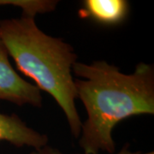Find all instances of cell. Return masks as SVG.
<instances>
[{
  "label": "cell",
  "instance_id": "cell-1",
  "mask_svg": "<svg viewBox=\"0 0 154 154\" xmlns=\"http://www.w3.org/2000/svg\"><path fill=\"white\" fill-rule=\"evenodd\" d=\"M72 73L77 97L87 110L79 145L84 154L115 152L112 130L133 116L154 114V66L140 63L132 74L120 71L105 61L91 64L76 62Z\"/></svg>",
  "mask_w": 154,
  "mask_h": 154
},
{
  "label": "cell",
  "instance_id": "cell-2",
  "mask_svg": "<svg viewBox=\"0 0 154 154\" xmlns=\"http://www.w3.org/2000/svg\"><path fill=\"white\" fill-rule=\"evenodd\" d=\"M0 39L17 69L55 99L73 136L80 137L82 122L75 106L78 97L72 68L77 55L73 47L41 31L34 18L23 16L0 21Z\"/></svg>",
  "mask_w": 154,
  "mask_h": 154
},
{
  "label": "cell",
  "instance_id": "cell-3",
  "mask_svg": "<svg viewBox=\"0 0 154 154\" xmlns=\"http://www.w3.org/2000/svg\"><path fill=\"white\" fill-rule=\"evenodd\" d=\"M0 100L19 106L30 105L41 108L43 98L36 86L22 79L11 65L9 53L0 39Z\"/></svg>",
  "mask_w": 154,
  "mask_h": 154
},
{
  "label": "cell",
  "instance_id": "cell-4",
  "mask_svg": "<svg viewBox=\"0 0 154 154\" xmlns=\"http://www.w3.org/2000/svg\"><path fill=\"white\" fill-rule=\"evenodd\" d=\"M0 141H7L17 147L25 146L39 151L46 146L48 136L29 128L16 114L0 112Z\"/></svg>",
  "mask_w": 154,
  "mask_h": 154
},
{
  "label": "cell",
  "instance_id": "cell-5",
  "mask_svg": "<svg viewBox=\"0 0 154 154\" xmlns=\"http://www.w3.org/2000/svg\"><path fill=\"white\" fill-rule=\"evenodd\" d=\"M129 8L126 0H85L79 10V16L104 26H116L125 21Z\"/></svg>",
  "mask_w": 154,
  "mask_h": 154
},
{
  "label": "cell",
  "instance_id": "cell-6",
  "mask_svg": "<svg viewBox=\"0 0 154 154\" xmlns=\"http://www.w3.org/2000/svg\"><path fill=\"white\" fill-rule=\"evenodd\" d=\"M58 3L54 0H0V6L20 7L23 10V17L34 18L36 14L54 11Z\"/></svg>",
  "mask_w": 154,
  "mask_h": 154
},
{
  "label": "cell",
  "instance_id": "cell-7",
  "mask_svg": "<svg viewBox=\"0 0 154 154\" xmlns=\"http://www.w3.org/2000/svg\"><path fill=\"white\" fill-rule=\"evenodd\" d=\"M31 154H63L61 153L57 149L52 148L51 146H45L41 150L39 151H36V152H33Z\"/></svg>",
  "mask_w": 154,
  "mask_h": 154
},
{
  "label": "cell",
  "instance_id": "cell-8",
  "mask_svg": "<svg viewBox=\"0 0 154 154\" xmlns=\"http://www.w3.org/2000/svg\"><path fill=\"white\" fill-rule=\"evenodd\" d=\"M78 154V153H77ZM116 154H154L153 152H131L128 150L127 146H124L121 151Z\"/></svg>",
  "mask_w": 154,
  "mask_h": 154
}]
</instances>
